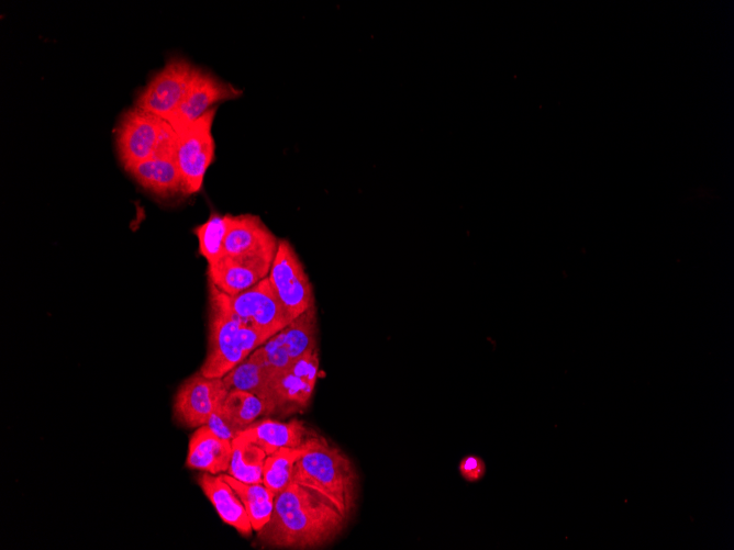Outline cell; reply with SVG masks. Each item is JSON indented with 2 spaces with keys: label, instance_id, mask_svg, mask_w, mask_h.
<instances>
[{
  "label": "cell",
  "instance_id": "cell-1",
  "mask_svg": "<svg viewBox=\"0 0 734 550\" xmlns=\"http://www.w3.org/2000/svg\"><path fill=\"white\" fill-rule=\"evenodd\" d=\"M347 519L326 498L293 481L275 496L258 538L282 549H318L336 539Z\"/></svg>",
  "mask_w": 734,
  "mask_h": 550
},
{
  "label": "cell",
  "instance_id": "cell-2",
  "mask_svg": "<svg viewBox=\"0 0 734 550\" xmlns=\"http://www.w3.org/2000/svg\"><path fill=\"white\" fill-rule=\"evenodd\" d=\"M301 447L302 453L294 463L292 481L326 498L349 520L358 491V474L352 460L314 431Z\"/></svg>",
  "mask_w": 734,
  "mask_h": 550
},
{
  "label": "cell",
  "instance_id": "cell-3",
  "mask_svg": "<svg viewBox=\"0 0 734 550\" xmlns=\"http://www.w3.org/2000/svg\"><path fill=\"white\" fill-rule=\"evenodd\" d=\"M208 288V352L200 372L209 378H223L268 338L233 313L225 293L210 282Z\"/></svg>",
  "mask_w": 734,
  "mask_h": 550
},
{
  "label": "cell",
  "instance_id": "cell-4",
  "mask_svg": "<svg viewBox=\"0 0 734 550\" xmlns=\"http://www.w3.org/2000/svg\"><path fill=\"white\" fill-rule=\"evenodd\" d=\"M216 106L200 119L176 132L174 158L181 176L184 193L194 194L202 188L207 170L214 160L212 134Z\"/></svg>",
  "mask_w": 734,
  "mask_h": 550
},
{
  "label": "cell",
  "instance_id": "cell-5",
  "mask_svg": "<svg viewBox=\"0 0 734 550\" xmlns=\"http://www.w3.org/2000/svg\"><path fill=\"white\" fill-rule=\"evenodd\" d=\"M196 67L184 56L168 57L140 90L134 106L166 121L180 105Z\"/></svg>",
  "mask_w": 734,
  "mask_h": 550
},
{
  "label": "cell",
  "instance_id": "cell-6",
  "mask_svg": "<svg viewBox=\"0 0 734 550\" xmlns=\"http://www.w3.org/2000/svg\"><path fill=\"white\" fill-rule=\"evenodd\" d=\"M268 279L292 319L314 306L313 287L304 265L286 238L279 239Z\"/></svg>",
  "mask_w": 734,
  "mask_h": 550
},
{
  "label": "cell",
  "instance_id": "cell-7",
  "mask_svg": "<svg viewBox=\"0 0 734 550\" xmlns=\"http://www.w3.org/2000/svg\"><path fill=\"white\" fill-rule=\"evenodd\" d=\"M314 349H316L315 305L292 319L256 350L271 378Z\"/></svg>",
  "mask_w": 734,
  "mask_h": 550
},
{
  "label": "cell",
  "instance_id": "cell-8",
  "mask_svg": "<svg viewBox=\"0 0 734 550\" xmlns=\"http://www.w3.org/2000/svg\"><path fill=\"white\" fill-rule=\"evenodd\" d=\"M226 299L231 310L240 319L263 333L268 339L292 321L276 295L268 277L236 295L226 294Z\"/></svg>",
  "mask_w": 734,
  "mask_h": 550
},
{
  "label": "cell",
  "instance_id": "cell-9",
  "mask_svg": "<svg viewBox=\"0 0 734 550\" xmlns=\"http://www.w3.org/2000/svg\"><path fill=\"white\" fill-rule=\"evenodd\" d=\"M242 94V89L197 66L180 105L166 122L179 132L215 108L216 103L235 100Z\"/></svg>",
  "mask_w": 734,
  "mask_h": 550
},
{
  "label": "cell",
  "instance_id": "cell-10",
  "mask_svg": "<svg viewBox=\"0 0 734 550\" xmlns=\"http://www.w3.org/2000/svg\"><path fill=\"white\" fill-rule=\"evenodd\" d=\"M279 238L260 216L245 213L230 215L224 255L271 268Z\"/></svg>",
  "mask_w": 734,
  "mask_h": 550
},
{
  "label": "cell",
  "instance_id": "cell-11",
  "mask_svg": "<svg viewBox=\"0 0 734 550\" xmlns=\"http://www.w3.org/2000/svg\"><path fill=\"white\" fill-rule=\"evenodd\" d=\"M227 393L223 378H209L198 371L178 388L174 416L186 427L207 425L213 412L224 403Z\"/></svg>",
  "mask_w": 734,
  "mask_h": 550
},
{
  "label": "cell",
  "instance_id": "cell-12",
  "mask_svg": "<svg viewBox=\"0 0 734 550\" xmlns=\"http://www.w3.org/2000/svg\"><path fill=\"white\" fill-rule=\"evenodd\" d=\"M165 120L136 106L125 110L115 130V148L123 168L151 158Z\"/></svg>",
  "mask_w": 734,
  "mask_h": 550
},
{
  "label": "cell",
  "instance_id": "cell-13",
  "mask_svg": "<svg viewBox=\"0 0 734 550\" xmlns=\"http://www.w3.org/2000/svg\"><path fill=\"white\" fill-rule=\"evenodd\" d=\"M318 348L270 378L274 409L293 412L308 406L319 374Z\"/></svg>",
  "mask_w": 734,
  "mask_h": 550
},
{
  "label": "cell",
  "instance_id": "cell-14",
  "mask_svg": "<svg viewBox=\"0 0 734 550\" xmlns=\"http://www.w3.org/2000/svg\"><path fill=\"white\" fill-rule=\"evenodd\" d=\"M143 189L158 198L185 194L174 153H154L146 160L124 169Z\"/></svg>",
  "mask_w": 734,
  "mask_h": 550
},
{
  "label": "cell",
  "instance_id": "cell-15",
  "mask_svg": "<svg viewBox=\"0 0 734 550\" xmlns=\"http://www.w3.org/2000/svg\"><path fill=\"white\" fill-rule=\"evenodd\" d=\"M269 267L223 255L208 265L209 282L227 295H236L268 277Z\"/></svg>",
  "mask_w": 734,
  "mask_h": 550
},
{
  "label": "cell",
  "instance_id": "cell-16",
  "mask_svg": "<svg viewBox=\"0 0 734 550\" xmlns=\"http://www.w3.org/2000/svg\"><path fill=\"white\" fill-rule=\"evenodd\" d=\"M232 441L218 437L207 425L198 427L188 445L186 465L218 474L229 470Z\"/></svg>",
  "mask_w": 734,
  "mask_h": 550
},
{
  "label": "cell",
  "instance_id": "cell-17",
  "mask_svg": "<svg viewBox=\"0 0 734 550\" xmlns=\"http://www.w3.org/2000/svg\"><path fill=\"white\" fill-rule=\"evenodd\" d=\"M198 482L221 519L241 535L249 536L253 527L244 504L223 475L207 472L199 478Z\"/></svg>",
  "mask_w": 734,
  "mask_h": 550
},
{
  "label": "cell",
  "instance_id": "cell-18",
  "mask_svg": "<svg viewBox=\"0 0 734 550\" xmlns=\"http://www.w3.org/2000/svg\"><path fill=\"white\" fill-rule=\"evenodd\" d=\"M302 422L264 419L246 427L238 437L259 446L268 456L280 448H298L311 434Z\"/></svg>",
  "mask_w": 734,
  "mask_h": 550
},
{
  "label": "cell",
  "instance_id": "cell-19",
  "mask_svg": "<svg viewBox=\"0 0 734 550\" xmlns=\"http://www.w3.org/2000/svg\"><path fill=\"white\" fill-rule=\"evenodd\" d=\"M223 381L229 391L242 390L253 393L266 403L269 413L275 412L270 392V373L256 349L225 374Z\"/></svg>",
  "mask_w": 734,
  "mask_h": 550
},
{
  "label": "cell",
  "instance_id": "cell-20",
  "mask_svg": "<svg viewBox=\"0 0 734 550\" xmlns=\"http://www.w3.org/2000/svg\"><path fill=\"white\" fill-rule=\"evenodd\" d=\"M222 475L244 504L253 530L259 531L270 518L276 495L263 483H244L230 474Z\"/></svg>",
  "mask_w": 734,
  "mask_h": 550
},
{
  "label": "cell",
  "instance_id": "cell-21",
  "mask_svg": "<svg viewBox=\"0 0 734 550\" xmlns=\"http://www.w3.org/2000/svg\"><path fill=\"white\" fill-rule=\"evenodd\" d=\"M266 457L267 454L259 446L236 436L232 440L229 474L244 483H262Z\"/></svg>",
  "mask_w": 734,
  "mask_h": 550
},
{
  "label": "cell",
  "instance_id": "cell-22",
  "mask_svg": "<svg viewBox=\"0 0 734 550\" xmlns=\"http://www.w3.org/2000/svg\"><path fill=\"white\" fill-rule=\"evenodd\" d=\"M302 453V447L280 448L268 454L263 467L262 483L275 495L283 491L292 481L296 461Z\"/></svg>",
  "mask_w": 734,
  "mask_h": 550
},
{
  "label": "cell",
  "instance_id": "cell-23",
  "mask_svg": "<svg viewBox=\"0 0 734 550\" xmlns=\"http://www.w3.org/2000/svg\"><path fill=\"white\" fill-rule=\"evenodd\" d=\"M230 213H212L209 218L193 228L198 239L199 254L208 265L224 255V240L229 229Z\"/></svg>",
  "mask_w": 734,
  "mask_h": 550
},
{
  "label": "cell",
  "instance_id": "cell-24",
  "mask_svg": "<svg viewBox=\"0 0 734 550\" xmlns=\"http://www.w3.org/2000/svg\"><path fill=\"white\" fill-rule=\"evenodd\" d=\"M223 407L231 419L244 429L259 416L270 414L264 401L242 390H230Z\"/></svg>",
  "mask_w": 734,
  "mask_h": 550
},
{
  "label": "cell",
  "instance_id": "cell-25",
  "mask_svg": "<svg viewBox=\"0 0 734 550\" xmlns=\"http://www.w3.org/2000/svg\"><path fill=\"white\" fill-rule=\"evenodd\" d=\"M207 426L220 438L233 440L244 428L234 423L227 415L223 404L210 416Z\"/></svg>",
  "mask_w": 734,
  "mask_h": 550
},
{
  "label": "cell",
  "instance_id": "cell-26",
  "mask_svg": "<svg viewBox=\"0 0 734 550\" xmlns=\"http://www.w3.org/2000/svg\"><path fill=\"white\" fill-rule=\"evenodd\" d=\"M458 470L465 481L475 483L485 476L487 467L482 458L468 454L460 460Z\"/></svg>",
  "mask_w": 734,
  "mask_h": 550
}]
</instances>
